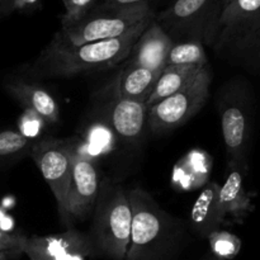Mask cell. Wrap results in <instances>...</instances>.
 I'll list each match as a JSON object with an SVG mask.
<instances>
[{"label": "cell", "instance_id": "9", "mask_svg": "<svg viewBox=\"0 0 260 260\" xmlns=\"http://www.w3.org/2000/svg\"><path fill=\"white\" fill-rule=\"evenodd\" d=\"M101 179L95 162L84 155L78 147L74 156L73 172L66 197L69 220L85 221L93 213L98 197Z\"/></svg>", "mask_w": 260, "mask_h": 260}, {"label": "cell", "instance_id": "20", "mask_svg": "<svg viewBox=\"0 0 260 260\" xmlns=\"http://www.w3.org/2000/svg\"><path fill=\"white\" fill-rule=\"evenodd\" d=\"M35 140L24 136L19 131H0V167L13 164L30 154Z\"/></svg>", "mask_w": 260, "mask_h": 260}, {"label": "cell", "instance_id": "11", "mask_svg": "<svg viewBox=\"0 0 260 260\" xmlns=\"http://www.w3.org/2000/svg\"><path fill=\"white\" fill-rule=\"evenodd\" d=\"M260 23V0H231L222 9L213 45L217 50L231 48Z\"/></svg>", "mask_w": 260, "mask_h": 260}, {"label": "cell", "instance_id": "23", "mask_svg": "<svg viewBox=\"0 0 260 260\" xmlns=\"http://www.w3.org/2000/svg\"><path fill=\"white\" fill-rule=\"evenodd\" d=\"M231 48H234L239 55H244L248 63H250L258 73H260V23H258L250 32L246 33Z\"/></svg>", "mask_w": 260, "mask_h": 260}, {"label": "cell", "instance_id": "31", "mask_svg": "<svg viewBox=\"0 0 260 260\" xmlns=\"http://www.w3.org/2000/svg\"><path fill=\"white\" fill-rule=\"evenodd\" d=\"M78 260H85L84 258H80V259H78Z\"/></svg>", "mask_w": 260, "mask_h": 260}, {"label": "cell", "instance_id": "6", "mask_svg": "<svg viewBox=\"0 0 260 260\" xmlns=\"http://www.w3.org/2000/svg\"><path fill=\"white\" fill-rule=\"evenodd\" d=\"M78 147V142L74 139L58 140L47 137L37 140L29 154L43 179L51 188L57 203L58 215L66 225L70 223L66 212V197L73 172L74 156Z\"/></svg>", "mask_w": 260, "mask_h": 260}, {"label": "cell", "instance_id": "8", "mask_svg": "<svg viewBox=\"0 0 260 260\" xmlns=\"http://www.w3.org/2000/svg\"><path fill=\"white\" fill-rule=\"evenodd\" d=\"M221 128L229 164L248 167L251 142V99L246 86L233 83L221 107Z\"/></svg>", "mask_w": 260, "mask_h": 260}, {"label": "cell", "instance_id": "3", "mask_svg": "<svg viewBox=\"0 0 260 260\" xmlns=\"http://www.w3.org/2000/svg\"><path fill=\"white\" fill-rule=\"evenodd\" d=\"M132 211L126 260H167L175 243L174 220L145 189L127 192Z\"/></svg>", "mask_w": 260, "mask_h": 260}, {"label": "cell", "instance_id": "27", "mask_svg": "<svg viewBox=\"0 0 260 260\" xmlns=\"http://www.w3.org/2000/svg\"><path fill=\"white\" fill-rule=\"evenodd\" d=\"M154 0H98L95 7L99 8H126L135 7V5L150 4L152 5Z\"/></svg>", "mask_w": 260, "mask_h": 260}, {"label": "cell", "instance_id": "12", "mask_svg": "<svg viewBox=\"0 0 260 260\" xmlns=\"http://www.w3.org/2000/svg\"><path fill=\"white\" fill-rule=\"evenodd\" d=\"M173 45V38L154 18L135 43L128 63L161 73Z\"/></svg>", "mask_w": 260, "mask_h": 260}, {"label": "cell", "instance_id": "18", "mask_svg": "<svg viewBox=\"0 0 260 260\" xmlns=\"http://www.w3.org/2000/svg\"><path fill=\"white\" fill-rule=\"evenodd\" d=\"M212 170V157L203 150L188 152L174 168L173 182L183 190L194 189L208 183Z\"/></svg>", "mask_w": 260, "mask_h": 260}, {"label": "cell", "instance_id": "28", "mask_svg": "<svg viewBox=\"0 0 260 260\" xmlns=\"http://www.w3.org/2000/svg\"><path fill=\"white\" fill-rule=\"evenodd\" d=\"M230 2H231V0H221V5H222V9H223V8H225L226 5H228Z\"/></svg>", "mask_w": 260, "mask_h": 260}, {"label": "cell", "instance_id": "14", "mask_svg": "<svg viewBox=\"0 0 260 260\" xmlns=\"http://www.w3.org/2000/svg\"><path fill=\"white\" fill-rule=\"evenodd\" d=\"M7 91L28 112L46 123H56L60 118V107L46 89L23 79L7 84Z\"/></svg>", "mask_w": 260, "mask_h": 260}, {"label": "cell", "instance_id": "24", "mask_svg": "<svg viewBox=\"0 0 260 260\" xmlns=\"http://www.w3.org/2000/svg\"><path fill=\"white\" fill-rule=\"evenodd\" d=\"M65 13L61 17L62 28L70 27L88 15L98 4V0H62Z\"/></svg>", "mask_w": 260, "mask_h": 260}, {"label": "cell", "instance_id": "19", "mask_svg": "<svg viewBox=\"0 0 260 260\" xmlns=\"http://www.w3.org/2000/svg\"><path fill=\"white\" fill-rule=\"evenodd\" d=\"M206 68V66H205ZM203 68L192 65H167L160 74L154 90L145 102L147 108L155 106L159 102L164 101L168 96L173 95L177 91L192 83Z\"/></svg>", "mask_w": 260, "mask_h": 260}, {"label": "cell", "instance_id": "29", "mask_svg": "<svg viewBox=\"0 0 260 260\" xmlns=\"http://www.w3.org/2000/svg\"><path fill=\"white\" fill-rule=\"evenodd\" d=\"M206 260H218V259H216L215 256H211V258H208V259H206Z\"/></svg>", "mask_w": 260, "mask_h": 260}, {"label": "cell", "instance_id": "26", "mask_svg": "<svg viewBox=\"0 0 260 260\" xmlns=\"http://www.w3.org/2000/svg\"><path fill=\"white\" fill-rule=\"evenodd\" d=\"M42 8V0H0V19L7 18L14 13L37 12Z\"/></svg>", "mask_w": 260, "mask_h": 260}, {"label": "cell", "instance_id": "13", "mask_svg": "<svg viewBox=\"0 0 260 260\" xmlns=\"http://www.w3.org/2000/svg\"><path fill=\"white\" fill-rule=\"evenodd\" d=\"M229 174L225 183L220 188L218 203L223 223L226 221H236L240 223L253 211L249 193L245 189L246 168L238 164H229Z\"/></svg>", "mask_w": 260, "mask_h": 260}, {"label": "cell", "instance_id": "25", "mask_svg": "<svg viewBox=\"0 0 260 260\" xmlns=\"http://www.w3.org/2000/svg\"><path fill=\"white\" fill-rule=\"evenodd\" d=\"M28 236L19 233H9L0 229V256L18 258L24 254Z\"/></svg>", "mask_w": 260, "mask_h": 260}, {"label": "cell", "instance_id": "5", "mask_svg": "<svg viewBox=\"0 0 260 260\" xmlns=\"http://www.w3.org/2000/svg\"><path fill=\"white\" fill-rule=\"evenodd\" d=\"M221 0H172L155 20L170 36L212 43L220 19Z\"/></svg>", "mask_w": 260, "mask_h": 260}, {"label": "cell", "instance_id": "7", "mask_svg": "<svg viewBox=\"0 0 260 260\" xmlns=\"http://www.w3.org/2000/svg\"><path fill=\"white\" fill-rule=\"evenodd\" d=\"M211 83L212 74L210 65H207L185 88L150 107L147 114L149 128L155 134H162L187 123L207 102Z\"/></svg>", "mask_w": 260, "mask_h": 260}, {"label": "cell", "instance_id": "2", "mask_svg": "<svg viewBox=\"0 0 260 260\" xmlns=\"http://www.w3.org/2000/svg\"><path fill=\"white\" fill-rule=\"evenodd\" d=\"M91 216L93 222L88 236L95 254L112 260H126L132 211L123 187L111 180L101 182Z\"/></svg>", "mask_w": 260, "mask_h": 260}, {"label": "cell", "instance_id": "1", "mask_svg": "<svg viewBox=\"0 0 260 260\" xmlns=\"http://www.w3.org/2000/svg\"><path fill=\"white\" fill-rule=\"evenodd\" d=\"M151 20L122 37L85 43L76 47L62 45L53 37L35 62L32 73L40 76H73L113 68L129 57L135 43Z\"/></svg>", "mask_w": 260, "mask_h": 260}, {"label": "cell", "instance_id": "22", "mask_svg": "<svg viewBox=\"0 0 260 260\" xmlns=\"http://www.w3.org/2000/svg\"><path fill=\"white\" fill-rule=\"evenodd\" d=\"M212 256L218 260H231L241 250V240L229 231L218 230L208 236Z\"/></svg>", "mask_w": 260, "mask_h": 260}, {"label": "cell", "instance_id": "4", "mask_svg": "<svg viewBox=\"0 0 260 260\" xmlns=\"http://www.w3.org/2000/svg\"><path fill=\"white\" fill-rule=\"evenodd\" d=\"M154 18V7L150 4L126 8L95 7L78 23L61 28L55 38L62 45L76 47L85 43L122 37Z\"/></svg>", "mask_w": 260, "mask_h": 260}, {"label": "cell", "instance_id": "17", "mask_svg": "<svg viewBox=\"0 0 260 260\" xmlns=\"http://www.w3.org/2000/svg\"><path fill=\"white\" fill-rule=\"evenodd\" d=\"M160 74L161 73L159 71L127 63L126 69L119 74L116 83L114 96L145 103L154 90Z\"/></svg>", "mask_w": 260, "mask_h": 260}, {"label": "cell", "instance_id": "16", "mask_svg": "<svg viewBox=\"0 0 260 260\" xmlns=\"http://www.w3.org/2000/svg\"><path fill=\"white\" fill-rule=\"evenodd\" d=\"M220 188L216 182H208L190 211L192 229L202 238H208L211 234L218 231L223 223L218 203Z\"/></svg>", "mask_w": 260, "mask_h": 260}, {"label": "cell", "instance_id": "21", "mask_svg": "<svg viewBox=\"0 0 260 260\" xmlns=\"http://www.w3.org/2000/svg\"><path fill=\"white\" fill-rule=\"evenodd\" d=\"M167 65H192L205 68L208 65V58L201 41L188 40L173 45L168 55Z\"/></svg>", "mask_w": 260, "mask_h": 260}, {"label": "cell", "instance_id": "15", "mask_svg": "<svg viewBox=\"0 0 260 260\" xmlns=\"http://www.w3.org/2000/svg\"><path fill=\"white\" fill-rule=\"evenodd\" d=\"M147 114L149 108L142 102L114 96L109 109V123L121 139L137 141L144 135Z\"/></svg>", "mask_w": 260, "mask_h": 260}, {"label": "cell", "instance_id": "10", "mask_svg": "<svg viewBox=\"0 0 260 260\" xmlns=\"http://www.w3.org/2000/svg\"><path fill=\"white\" fill-rule=\"evenodd\" d=\"M24 254L30 260H78L95 255L89 236L70 229L48 236H30Z\"/></svg>", "mask_w": 260, "mask_h": 260}, {"label": "cell", "instance_id": "30", "mask_svg": "<svg viewBox=\"0 0 260 260\" xmlns=\"http://www.w3.org/2000/svg\"><path fill=\"white\" fill-rule=\"evenodd\" d=\"M5 256H0V260H4Z\"/></svg>", "mask_w": 260, "mask_h": 260}]
</instances>
